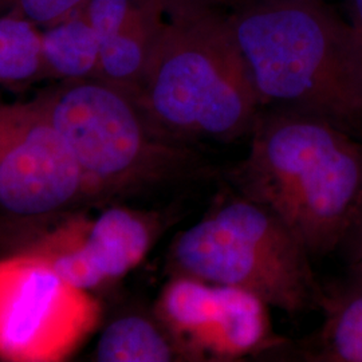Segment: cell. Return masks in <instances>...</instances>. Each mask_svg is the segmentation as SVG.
<instances>
[{
  "label": "cell",
  "instance_id": "cell-15",
  "mask_svg": "<svg viewBox=\"0 0 362 362\" xmlns=\"http://www.w3.org/2000/svg\"><path fill=\"white\" fill-rule=\"evenodd\" d=\"M349 266L350 275L362 281V206L338 248Z\"/></svg>",
  "mask_w": 362,
  "mask_h": 362
},
{
  "label": "cell",
  "instance_id": "cell-9",
  "mask_svg": "<svg viewBox=\"0 0 362 362\" xmlns=\"http://www.w3.org/2000/svg\"><path fill=\"white\" fill-rule=\"evenodd\" d=\"M158 230L153 215L110 207L95 219L73 218L55 224L27 250L47 259L69 284L89 291L141 263Z\"/></svg>",
  "mask_w": 362,
  "mask_h": 362
},
{
  "label": "cell",
  "instance_id": "cell-13",
  "mask_svg": "<svg viewBox=\"0 0 362 362\" xmlns=\"http://www.w3.org/2000/svg\"><path fill=\"white\" fill-rule=\"evenodd\" d=\"M45 70L42 35L19 15L0 18V83L23 82Z\"/></svg>",
  "mask_w": 362,
  "mask_h": 362
},
{
  "label": "cell",
  "instance_id": "cell-6",
  "mask_svg": "<svg viewBox=\"0 0 362 362\" xmlns=\"http://www.w3.org/2000/svg\"><path fill=\"white\" fill-rule=\"evenodd\" d=\"M85 203L77 161L42 100L0 104V228L39 233Z\"/></svg>",
  "mask_w": 362,
  "mask_h": 362
},
{
  "label": "cell",
  "instance_id": "cell-1",
  "mask_svg": "<svg viewBox=\"0 0 362 362\" xmlns=\"http://www.w3.org/2000/svg\"><path fill=\"white\" fill-rule=\"evenodd\" d=\"M248 155L226 172L235 192L272 211L311 257L339 248L362 206V140L318 117L263 107Z\"/></svg>",
  "mask_w": 362,
  "mask_h": 362
},
{
  "label": "cell",
  "instance_id": "cell-12",
  "mask_svg": "<svg viewBox=\"0 0 362 362\" xmlns=\"http://www.w3.org/2000/svg\"><path fill=\"white\" fill-rule=\"evenodd\" d=\"M45 70L73 79L97 78L100 65V42L82 15L77 19L58 22L42 35Z\"/></svg>",
  "mask_w": 362,
  "mask_h": 362
},
{
  "label": "cell",
  "instance_id": "cell-3",
  "mask_svg": "<svg viewBox=\"0 0 362 362\" xmlns=\"http://www.w3.org/2000/svg\"><path fill=\"white\" fill-rule=\"evenodd\" d=\"M220 7L169 8L134 100L163 137L192 145L251 133L263 109L230 15Z\"/></svg>",
  "mask_w": 362,
  "mask_h": 362
},
{
  "label": "cell",
  "instance_id": "cell-16",
  "mask_svg": "<svg viewBox=\"0 0 362 362\" xmlns=\"http://www.w3.org/2000/svg\"><path fill=\"white\" fill-rule=\"evenodd\" d=\"M350 23L356 28L362 40V0H348Z\"/></svg>",
  "mask_w": 362,
  "mask_h": 362
},
{
  "label": "cell",
  "instance_id": "cell-11",
  "mask_svg": "<svg viewBox=\"0 0 362 362\" xmlns=\"http://www.w3.org/2000/svg\"><path fill=\"white\" fill-rule=\"evenodd\" d=\"M98 362L188 361L185 351L157 315L129 313L115 318L94 350Z\"/></svg>",
  "mask_w": 362,
  "mask_h": 362
},
{
  "label": "cell",
  "instance_id": "cell-17",
  "mask_svg": "<svg viewBox=\"0 0 362 362\" xmlns=\"http://www.w3.org/2000/svg\"><path fill=\"white\" fill-rule=\"evenodd\" d=\"M164 1L167 6V10H169L177 6H185V4H207L214 7H221L235 0H164Z\"/></svg>",
  "mask_w": 362,
  "mask_h": 362
},
{
  "label": "cell",
  "instance_id": "cell-10",
  "mask_svg": "<svg viewBox=\"0 0 362 362\" xmlns=\"http://www.w3.org/2000/svg\"><path fill=\"white\" fill-rule=\"evenodd\" d=\"M320 310L322 327L311 338L308 360L362 362V281L350 276L345 282L322 287Z\"/></svg>",
  "mask_w": 362,
  "mask_h": 362
},
{
  "label": "cell",
  "instance_id": "cell-2",
  "mask_svg": "<svg viewBox=\"0 0 362 362\" xmlns=\"http://www.w3.org/2000/svg\"><path fill=\"white\" fill-rule=\"evenodd\" d=\"M262 107L362 140V40L324 0H242L230 13Z\"/></svg>",
  "mask_w": 362,
  "mask_h": 362
},
{
  "label": "cell",
  "instance_id": "cell-5",
  "mask_svg": "<svg viewBox=\"0 0 362 362\" xmlns=\"http://www.w3.org/2000/svg\"><path fill=\"white\" fill-rule=\"evenodd\" d=\"M311 258L272 211L235 194L176 236L168 267L170 275L238 287L291 315L320 309Z\"/></svg>",
  "mask_w": 362,
  "mask_h": 362
},
{
  "label": "cell",
  "instance_id": "cell-14",
  "mask_svg": "<svg viewBox=\"0 0 362 362\" xmlns=\"http://www.w3.org/2000/svg\"><path fill=\"white\" fill-rule=\"evenodd\" d=\"M86 3L88 0H16V7L31 23L55 25Z\"/></svg>",
  "mask_w": 362,
  "mask_h": 362
},
{
  "label": "cell",
  "instance_id": "cell-4",
  "mask_svg": "<svg viewBox=\"0 0 362 362\" xmlns=\"http://www.w3.org/2000/svg\"><path fill=\"white\" fill-rule=\"evenodd\" d=\"M82 175L86 203H105L215 175L192 145L158 134L128 91L73 79L40 97Z\"/></svg>",
  "mask_w": 362,
  "mask_h": 362
},
{
  "label": "cell",
  "instance_id": "cell-8",
  "mask_svg": "<svg viewBox=\"0 0 362 362\" xmlns=\"http://www.w3.org/2000/svg\"><path fill=\"white\" fill-rule=\"evenodd\" d=\"M267 308L238 287L170 275L155 314L188 361H233L272 345Z\"/></svg>",
  "mask_w": 362,
  "mask_h": 362
},
{
  "label": "cell",
  "instance_id": "cell-7",
  "mask_svg": "<svg viewBox=\"0 0 362 362\" xmlns=\"http://www.w3.org/2000/svg\"><path fill=\"white\" fill-rule=\"evenodd\" d=\"M101 308L34 251L0 258V360L61 362L97 327Z\"/></svg>",
  "mask_w": 362,
  "mask_h": 362
}]
</instances>
